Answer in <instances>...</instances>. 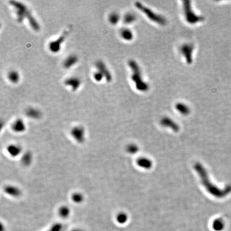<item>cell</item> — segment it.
Instances as JSON below:
<instances>
[{"label":"cell","mask_w":231,"mask_h":231,"mask_svg":"<svg viewBox=\"0 0 231 231\" xmlns=\"http://www.w3.org/2000/svg\"><path fill=\"white\" fill-rule=\"evenodd\" d=\"M119 19H120L119 15L117 13H112L109 15L108 17L109 23L113 25H116L119 22Z\"/></svg>","instance_id":"obj_15"},{"label":"cell","mask_w":231,"mask_h":231,"mask_svg":"<svg viewBox=\"0 0 231 231\" xmlns=\"http://www.w3.org/2000/svg\"><path fill=\"white\" fill-rule=\"evenodd\" d=\"M177 109L179 111V112L184 113V114H186V113H188L189 110L188 108L186 106H185V105H183V104H179L177 106Z\"/></svg>","instance_id":"obj_23"},{"label":"cell","mask_w":231,"mask_h":231,"mask_svg":"<svg viewBox=\"0 0 231 231\" xmlns=\"http://www.w3.org/2000/svg\"><path fill=\"white\" fill-rule=\"evenodd\" d=\"M120 35L122 37L123 39L125 40H128V41L131 40L133 38V34H132V32L126 28L122 30V31H120Z\"/></svg>","instance_id":"obj_16"},{"label":"cell","mask_w":231,"mask_h":231,"mask_svg":"<svg viewBox=\"0 0 231 231\" xmlns=\"http://www.w3.org/2000/svg\"><path fill=\"white\" fill-rule=\"evenodd\" d=\"M6 194L12 197H18L21 194V191L18 187L14 186H8L4 189Z\"/></svg>","instance_id":"obj_12"},{"label":"cell","mask_w":231,"mask_h":231,"mask_svg":"<svg viewBox=\"0 0 231 231\" xmlns=\"http://www.w3.org/2000/svg\"><path fill=\"white\" fill-rule=\"evenodd\" d=\"M93 79H94L95 81L98 82V83H100V82L102 81V80L104 79L102 73L97 70L93 73Z\"/></svg>","instance_id":"obj_21"},{"label":"cell","mask_w":231,"mask_h":231,"mask_svg":"<svg viewBox=\"0 0 231 231\" xmlns=\"http://www.w3.org/2000/svg\"><path fill=\"white\" fill-rule=\"evenodd\" d=\"M117 220L118 221L119 223H123L127 219L126 214H125L124 213H119L117 216Z\"/></svg>","instance_id":"obj_24"},{"label":"cell","mask_w":231,"mask_h":231,"mask_svg":"<svg viewBox=\"0 0 231 231\" xmlns=\"http://www.w3.org/2000/svg\"><path fill=\"white\" fill-rule=\"evenodd\" d=\"M69 33H70L69 31H65L56 40L50 41L48 44V48L50 52L54 54H57L59 53V51L61 49L63 43L66 40V38L69 34Z\"/></svg>","instance_id":"obj_2"},{"label":"cell","mask_w":231,"mask_h":231,"mask_svg":"<svg viewBox=\"0 0 231 231\" xmlns=\"http://www.w3.org/2000/svg\"><path fill=\"white\" fill-rule=\"evenodd\" d=\"M26 19L29 23L30 26H31V28L35 31H39L40 28V25L38 22L35 19V18L33 17V16L32 14L31 11L28 14Z\"/></svg>","instance_id":"obj_13"},{"label":"cell","mask_w":231,"mask_h":231,"mask_svg":"<svg viewBox=\"0 0 231 231\" xmlns=\"http://www.w3.org/2000/svg\"><path fill=\"white\" fill-rule=\"evenodd\" d=\"M11 6L15 8V13L17 16V21L18 22H22L26 19L30 11L24 4L21 2L12 1L10 2Z\"/></svg>","instance_id":"obj_1"},{"label":"cell","mask_w":231,"mask_h":231,"mask_svg":"<svg viewBox=\"0 0 231 231\" xmlns=\"http://www.w3.org/2000/svg\"><path fill=\"white\" fill-rule=\"evenodd\" d=\"M71 135L77 142L83 143L86 138L85 128L83 126H74L71 130Z\"/></svg>","instance_id":"obj_3"},{"label":"cell","mask_w":231,"mask_h":231,"mask_svg":"<svg viewBox=\"0 0 231 231\" xmlns=\"http://www.w3.org/2000/svg\"><path fill=\"white\" fill-rule=\"evenodd\" d=\"M138 5H137V7L139 8V9H140L146 15L148 16L149 18L152 19L153 21L157 22V23L160 24H164L165 23V21L164 19L162 18V17H160L159 16L156 15L155 13H153V11H151L150 10L148 9V8H145L142 5V4H137Z\"/></svg>","instance_id":"obj_5"},{"label":"cell","mask_w":231,"mask_h":231,"mask_svg":"<svg viewBox=\"0 0 231 231\" xmlns=\"http://www.w3.org/2000/svg\"><path fill=\"white\" fill-rule=\"evenodd\" d=\"M32 155L30 153H26L24 154L22 157V162L24 163V164L27 165L30 164V163H31Z\"/></svg>","instance_id":"obj_20"},{"label":"cell","mask_w":231,"mask_h":231,"mask_svg":"<svg viewBox=\"0 0 231 231\" xmlns=\"http://www.w3.org/2000/svg\"><path fill=\"white\" fill-rule=\"evenodd\" d=\"M79 62V58L76 54H71L65 58L63 62V67L65 69H70L74 67Z\"/></svg>","instance_id":"obj_7"},{"label":"cell","mask_w":231,"mask_h":231,"mask_svg":"<svg viewBox=\"0 0 231 231\" xmlns=\"http://www.w3.org/2000/svg\"><path fill=\"white\" fill-rule=\"evenodd\" d=\"M7 78L11 83L17 84L21 80V76L17 71L12 70L8 73Z\"/></svg>","instance_id":"obj_11"},{"label":"cell","mask_w":231,"mask_h":231,"mask_svg":"<svg viewBox=\"0 0 231 231\" xmlns=\"http://www.w3.org/2000/svg\"><path fill=\"white\" fill-rule=\"evenodd\" d=\"M138 164L142 168H150L152 165V163L149 159L143 158L142 159H140L138 161Z\"/></svg>","instance_id":"obj_19"},{"label":"cell","mask_w":231,"mask_h":231,"mask_svg":"<svg viewBox=\"0 0 231 231\" xmlns=\"http://www.w3.org/2000/svg\"><path fill=\"white\" fill-rule=\"evenodd\" d=\"M71 199L76 203H81L84 200V196L80 193H74L71 196Z\"/></svg>","instance_id":"obj_17"},{"label":"cell","mask_w":231,"mask_h":231,"mask_svg":"<svg viewBox=\"0 0 231 231\" xmlns=\"http://www.w3.org/2000/svg\"></svg>","instance_id":"obj_26"},{"label":"cell","mask_w":231,"mask_h":231,"mask_svg":"<svg viewBox=\"0 0 231 231\" xmlns=\"http://www.w3.org/2000/svg\"><path fill=\"white\" fill-rule=\"evenodd\" d=\"M128 152L130 153H135L136 152H138V147H137L135 145H133V144H131V145H129L128 146Z\"/></svg>","instance_id":"obj_25"},{"label":"cell","mask_w":231,"mask_h":231,"mask_svg":"<svg viewBox=\"0 0 231 231\" xmlns=\"http://www.w3.org/2000/svg\"><path fill=\"white\" fill-rule=\"evenodd\" d=\"M58 213L59 216L62 218H67L70 213V210L67 206H63L59 208Z\"/></svg>","instance_id":"obj_18"},{"label":"cell","mask_w":231,"mask_h":231,"mask_svg":"<svg viewBox=\"0 0 231 231\" xmlns=\"http://www.w3.org/2000/svg\"><path fill=\"white\" fill-rule=\"evenodd\" d=\"M193 50V47L191 45H185L183 47V48L181 49V50L183 51H186V53L183 54L184 55L186 56V58L187 59L188 62H190L192 61V58H191V55H192V52Z\"/></svg>","instance_id":"obj_14"},{"label":"cell","mask_w":231,"mask_h":231,"mask_svg":"<svg viewBox=\"0 0 231 231\" xmlns=\"http://www.w3.org/2000/svg\"><path fill=\"white\" fill-rule=\"evenodd\" d=\"M95 65L96 67V70L98 71L100 73H102L107 82L109 83L112 81V79H113L112 74H111V72H110L106 64L104 63V62L101 60L98 61L95 63Z\"/></svg>","instance_id":"obj_4"},{"label":"cell","mask_w":231,"mask_h":231,"mask_svg":"<svg viewBox=\"0 0 231 231\" xmlns=\"http://www.w3.org/2000/svg\"><path fill=\"white\" fill-rule=\"evenodd\" d=\"M7 151L11 157H16L20 155L22 153V148L17 144H10L7 148Z\"/></svg>","instance_id":"obj_9"},{"label":"cell","mask_w":231,"mask_h":231,"mask_svg":"<svg viewBox=\"0 0 231 231\" xmlns=\"http://www.w3.org/2000/svg\"><path fill=\"white\" fill-rule=\"evenodd\" d=\"M26 128V124L22 119H17L12 124V129L16 133H23Z\"/></svg>","instance_id":"obj_8"},{"label":"cell","mask_w":231,"mask_h":231,"mask_svg":"<svg viewBox=\"0 0 231 231\" xmlns=\"http://www.w3.org/2000/svg\"><path fill=\"white\" fill-rule=\"evenodd\" d=\"M135 19V17L131 13L126 14L124 17V22L126 24H130Z\"/></svg>","instance_id":"obj_22"},{"label":"cell","mask_w":231,"mask_h":231,"mask_svg":"<svg viewBox=\"0 0 231 231\" xmlns=\"http://www.w3.org/2000/svg\"><path fill=\"white\" fill-rule=\"evenodd\" d=\"M26 115L30 118L38 119L42 116L41 111L35 108H29L26 109Z\"/></svg>","instance_id":"obj_10"},{"label":"cell","mask_w":231,"mask_h":231,"mask_svg":"<svg viewBox=\"0 0 231 231\" xmlns=\"http://www.w3.org/2000/svg\"><path fill=\"white\" fill-rule=\"evenodd\" d=\"M64 85L67 87H70L73 92L78 91L81 85H82V80L80 78L76 76H72L67 78L65 80Z\"/></svg>","instance_id":"obj_6"}]
</instances>
